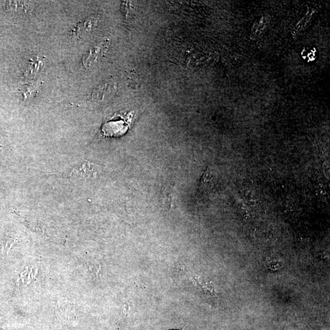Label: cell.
Here are the masks:
<instances>
[{"label": "cell", "mask_w": 330, "mask_h": 330, "mask_svg": "<svg viewBox=\"0 0 330 330\" xmlns=\"http://www.w3.org/2000/svg\"><path fill=\"white\" fill-rule=\"evenodd\" d=\"M43 64V61L39 60L38 58H34L30 61L26 70L27 77H32L36 76L41 69Z\"/></svg>", "instance_id": "cell-4"}, {"label": "cell", "mask_w": 330, "mask_h": 330, "mask_svg": "<svg viewBox=\"0 0 330 330\" xmlns=\"http://www.w3.org/2000/svg\"><path fill=\"white\" fill-rule=\"evenodd\" d=\"M116 91V84L114 81H108L104 85L97 88L93 93V97H101L102 99L106 96H111L114 94Z\"/></svg>", "instance_id": "cell-3"}, {"label": "cell", "mask_w": 330, "mask_h": 330, "mask_svg": "<svg viewBox=\"0 0 330 330\" xmlns=\"http://www.w3.org/2000/svg\"><path fill=\"white\" fill-rule=\"evenodd\" d=\"M57 314L62 321L67 323L77 322L76 310L74 306L69 302H60L57 308Z\"/></svg>", "instance_id": "cell-2"}, {"label": "cell", "mask_w": 330, "mask_h": 330, "mask_svg": "<svg viewBox=\"0 0 330 330\" xmlns=\"http://www.w3.org/2000/svg\"></svg>", "instance_id": "cell-5"}, {"label": "cell", "mask_w": 330, "mask_h": 330, "mask_svg": "<svg viewBox=\"0 0 330 330\" xmlns=\"http://www.w3.org/2000/svg\"><path fill=\"white\" fill-rule=\"evenodd\" d=\"M107 47V42L103 41L93 47L85 53L83 58V64L86 68L90 67L95 64L104 55Z\"/></svg>", "instance_id": "cell-1"}]
</instances>
